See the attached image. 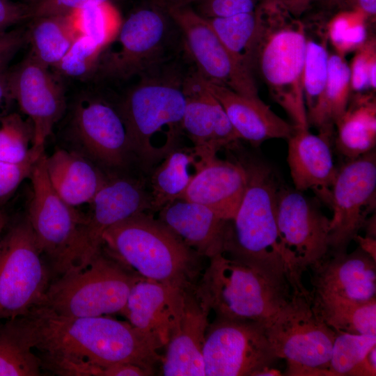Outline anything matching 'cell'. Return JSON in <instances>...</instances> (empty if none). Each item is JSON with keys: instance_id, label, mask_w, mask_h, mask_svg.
Masks as SVG:
<instances>
[{"instance_id": "obj_1", "label": "cell", "mask_w": 376, "mask_h": 376, "mask_svg": "<svg viewBox=\"0 0 376 376\" xmlns=\"http://www.w3.org/2000/svg\"><path fill=\"white\" fill-rule=\"evenodd\" d=\"M20 318L42 367L58 375L101 376L104 367L118 363L153 371L162 361V343L130 322L106 315L63 316L43 306Z\"/></svg>"}, {"instance_id": "obj_2", "label": "cell", "mask_w": 376, "mask_h": 376, "mask_svg": "<svg viewBox=\"0 0 376 376\" xmlns=\"http://www.w3.org/2000/svg\"><path fill=\"white\" fill-rule=\"evenodd\" d=\"M243 167L244 194L234 218L228 221L223 254L288 283L292 291L306 292L301 276L291 263L279 236L276 201L281 185L273 168L242 148L229 149Z\"/></svg>"}, {"instance_id": "obj_3", "label": "cell", "mask_w": 376, "mask_h": 376, "mask_svg": "<svg viewBox=\"0 0 376 376\" xmlns=\"http://www.w3.org/2000/svg\"><path fill=\"white\" fill-rule=\"evenodd\" d=\"M256 10L253 70H258L293 125L308 128L304 97L306 26L279 0H263Z\"/></svg>"}, {"instance_id": "obj_4", "label": "cell", "mask_w": 376, "mask_h": 376, "mask_svg": "<svg viewBox=\"0 0 376 376\" xmlns=\"http://www.w3.org/2000/svg\"><path fill=\"white\" fill-rule=\"evenodd\" d=\"M102 247L142 277L182 290L196 289L202 274L203 257L151 212L108 228Z\"/></svg>"}, {"instance_id": "obj_5", "label": "cell", "mask_w": 376, "mask_h": 376, "mask_svg": "<svg viewBox=\"0 0 376 376\" xmlns=\"http://www.w3.org/2000/svg\"><path fill=\"white\" fill-rule=\"evenodd\" d=\"M209 260L195 292L216 318L253 321L265 327L288 301V283L223 253Z\"/></svg>"}, {"instance_id": "obj_6", "label": "cell", "mask_w": 376, "mask_h": 376, "mask_svg": "<svg viewBox=\"0 0 376 376\" xmlns=\"http://www.w3.org/2000/svg\"><path fill=\"white\" fill-rule=\"evenodd\" d=\"M153 71L142 76L117 109L125 126L134 163L147 176L166 155L153 146V136L165 126L181 136L186 104L184 79L155 75Z\"/></svg>"}, {"instance_id": "obj_7", "label": "cell", "mask_w": 376, "mask_h": 376, "mask_svg": "<svg viewBox=\"0 0 376 376\" xmlns=\"http://www.w3.org/2000/svg\"><path fill=\"white\" fill-rule=\"evenodd\" d=\"M142 278L102 247L85 267L51 283L40 306L67 317L121 313L132 288Z\"/></svg>"}, {"instance_id": "obj_8", "label": "cell", "mask_w": 376, "mask_h": 376, "mask_svg": "<svg viewBox=\"0 0 376 376\" xmlns=\"http://www.w3.org/2000/svg\"><path fill=\"white\" fill-rule=\"evenodd\" d=\"M265 333L277 357L286 361L285 375L331 376L329 363L336 332L314 311L310 292H291Z\"/></svg>"}, {"instance_id": "obj_9", "label": "cell", "mask_w": 376, "mask_h": 376, "mask_svg": "<svg viewBox=\"0 0 376 376\" xmlns=\"http://www.w3.org/2000/svg\"><path fill=\"white\" fill-rule=\"evenodd\" d=\"M26 217L12 224L0 239V320L24 316L40 306L49 274Z\"/></svg>"}, {"instance_id": "obj_10", "label": "cell", "mask_w": 376, "mask_h": 376, "mask_svg": "<svg viewBox=\"0 0 376 376\" xmlns=\"http://www.w3.org/2000/svg\"><path fill=\"white\" fill-rule=\"evenodd\" d=\"M90 204L91 211L79 228L64 273L83 269L90 263L101 249L108 228L137 213H153L148 176L109 173Z\"/></svg>"}, {"instance_id": "obj_11", "label": "cell", "mask_w": 376, "mask_h": 376, "mask_svg": "<svg viewBox=\"0 0 376 376\" xmlns=\"http://www.w3.org/2000/svg\"><path fill=\"white\" fill-rule=\"evenodd\" d=\"M172 21L166 0H149L137 7L121 22L119 49L100 58L97 69L116 79L153 71L166 49Z\"/></svg>"}, {"instance_id": "obj_12", "label": "cell", "mask_w": 376, "mask_h": 376, "mask_svg": "<svg viewBox=\"0 0 376 376\" xmlns=\"http://www.w3.org/2000/svg\"><path fill=\"white\" fill-rule=\"evenodd\" d=\"M203 356L205 376H262L279 359L264 325L219 318L209 323Z\"/></svg>"}, {"instance_id": "obj_13", "label": "cell", "mask_w": 376, "mask_h": 376, "mask_svg": "<svg viewBox=\"0 0 376 376\" xmlns=\"http://www.w3.org/2000/svg\"><path fill=\"white\" fill-rule=\"evenodd\" d=\"M347 160L337 171L327 203L333 212L330 252L347 251L375 207V149Z\"/></svg>"}, {"instance_id": "obj_14", "label": "cell", "mask_w": 376, "mask_h": 376, "mask_svg": "<svg viewBox=\"0 0 376 376\" xmlns=\"http://www.w3.org/2000/svg\"><path fill=\"white\" fill-rule=\"evenodd\" d=\"M45 153L30 175L32 196L26 216L39 249L50 260L52 268L63 274L84 220L56 192L48 178Z\"/></svg>"}, {"instance_id": "obj_15", "label": "cell", "mask_w": 376, "mask_h": 376, "mask_svg": "<svg viewBox=\"0 0 376 376\" xmlns=\"http://www.w3.org/2000/svg\"><path fill=\"white\" fill-rule=\"evenodd\" d=\"M167 6L171 19L182 33L196 72L203 79L242 95L259 97L252 72L227 49L205 17L191 6Z\"/></svg>"}, {"instance_id": "obj_16", "label": "cell", "mask_w": 376, "mask_h": 376, "mask_svg": "<svg viewBox=\"0 0 376 376\" xmlns=\"http://www.w3.org/2000/svg\"><path fill=\"white\" fill-rule=\"evenodd\" d=\"M276 224L283 246L301 276L329 251L330 219L301 191L281 185Z\"/></svg>"}, {"instance_id": "obj_17", "label": "cell", "mask_w": 376, "mask_h": 376, "mask_svg": "<svg viewBox=\"0 0 376 376\" xmlns=\"http://www.w3.org/2000/svg\"><path fill=\"white\" fill-rule=\"evenodd\" d=\"M8 86L11 98L33 125L32 146L45 147L65 108V92L58 77L30 54L8 70Z\"/></svg>"}, {"instance_id": "obj_18", "label": "cell", "mask_w": 376, "mask_h": 376, "mask_svg": "<svg viewBox=\"0 0 376 376\" xmlns=\"http://www.w3.org/2000/svg\"><path fill=\"white\" fill-rule=\"evenodd\" d=\"M71 125L77 141L101 166L118 171L134 163L123 120L107 103L97 100L79 102Z\"/></svg>"}, {"instance_id": "obj_19", "label": "cell", "mask_w": 376, "mask_h": 376, "mask_svg": "<svg viewBox=\"0 0 376 376\" xmlns=\"http://www.w3.org/2000/svg\"><path fill=\"white\" fill-rule=\"evenodd\" d=\"M183 89L186 104L182 131L192 142L197 159L215 157L219 150H228L240 141L222 106L196 72L184 79Z\"/></svg>"}, {"instance_id": "obj_20", "label": "cell", "mask_w": 376, "mask_h": 376, "mask_svg": "<svg viewBox=\"0 0 376 376\" xmlns=\"http://www.w3.org/2000/svg\"><path fill=\"white\" fill-rule=\"evenodd\" d=\"M311 292L365 302L376 299V260L359 246L330 252L312 265Z\"/></svg>"}, {"instance_id": "obj_21", "label": "cell", "mask_w": 376, "mask_h": 376, "mask_svg": "<svg viewBox=\"0 0 376 376\" xmlns=\"http://www.w3.org/2000/svg\"><path fill=\"white\" fill-rule=\"evenodd\" d=\"M195 173L179 199L194 202L212 210L221 218L233 219L243 198L246 185L245 171L233 157L217 156L197 159Z\"/></svg>"}, {"instance_id": "obj_22", "label": "cell", "mask_w": 376, "mask_h": 376, "mask_svg": "<svg viewBox=\"0 0 376 376\" xmlns=\"http://www.w3.org/2000/svg\"><path fill=\"white\" fill-rule=\"evenodd\" d=\"M187 291L142 278L132 288L121 314L166 346L180 319Z\"/></svg>"}, {"instance_id": "obj_23", "label": "cell", "mask_w": 376, "mask_h": 376, "mask_svg": "<svg viewBox=\"0 0 376 376\" xmlns=\"http://www.w3.org/2000/svg\"><path fill=\"white\" fill-rule=\"evenodd\" d=\"M200 77L203 86L222 106L240 140L257 147L269 139L288 140L295 132L296 126L279 116L259 97L242 95Z\"/></svg>"}, {"instance_id": "obj_24", "label": "cell", "mask_w": 376, "mask_h": 376, "mask_svg": "<svg viewBox=\"0 0 376 376\" xmlns=\"http://www.w3.org/2000/svg\"><path fill=\"white\" fill-rule=\"evenodd\" d=\"M210 310L195 290L187 291L178 325L162 359L164 376H205L203 350Z\"/></svg>"}, {"instance_id": "obj_25", "label": "cell", "mask_w": 376, "mask_h": 376, "mask_svg": "<svg viewBox=\"0 0 376 376\" xmlns=\"http://www.w3.org/2000/svg\"><path fill=\"white\" fill-rule=\"evenodd\" d=\"M331 140L326 134L315 135L308 128L299 127L288 139L287 162L295 189L301 192L313 190L326 203L338 171Z\"/></svg>"}, {"instance_id": "obj_26", "label": "cell", "mask_w": 376, "mask_h": 376, "mask_svg": "<svg viewBox=\"0 0 376 376\" xmlns=\"http://www.w3.org/2000/svg\"><path fill=\"white\" fill-rule=\"evenodd\" d=\"M31 121L17 113L0 118V205L6 203L21 183L30 178L45 153V147L33 145Z\"/></svg>"}, {"instance_id": "obj_27", "label": "cell", "mask_w": 376, "mask_h": 376, "mask_svg": "<svg viewBox=\"0 0 376 376\" xmlns=\"http://www.w3.org/2000/svg\"><path fill=\"white\" fill-rule=\"evenodd\" d=\"M158 219L201 256L223 253L228 221L207 207L176 199L158 211Z\"/></svg>"}, {"instance_id": "obj_28", "label": "cell", "mask_w": 376, "mask_h": 376, "mask_svg": "<svg viewBox=\"0 0 376 376\" xmlns=\"http://www.w3.org/2000/svg\"><path fill=\"white\" fill-rule=\"evenodd\" d=\"M45 168L56 192L72 207L91 203L109 174L81 155L63 149L46 155Z\"/></svg>"}, {"instance_id": "obj_29", "label": "cell", "mask_w": 376, "mask_h": 376, "mask_svg": "<svg viewBox=\"0 0 376 376\" xmlns=\"http://www.w3.org/2000/svg\"><path fill=\"white\" fill-rule=\"evenodd\" d=\"M337 150L347 159L357 158L376 145V105L375 98L359 94L349 102L345 113L335 124Z\"/></svg>"}, {"instance_id": "obj_30", "label": "cell", "mask_w": 376, "mask_h": 376, "mask_svg": "<svg viewBox=\"0 0 376 376\" xmlns=\"http://www.w3.org/2000/svg\"><path fill=\"white\" fill-rule=\"evenodd\" d=\"M351 73L345 54H329L328 76L323 96L318 107L307 116L308 125L331 138L337 120L345 113L350 101Z\"/></svg>"}, {"instance_id": "obj_31", "label": "cell", "mask_w": 376, "mask_h": 376, "mask_svg": "<svg viewBox=\"0 0 376 376\" xmlns=\"http://www.w3.org/2000/svg\"><path fill=\"white\" fill-rule=\"evenodd\" d=\"M26 41L31 54L45 66L54 68L81 35L74 14L51 15L31 19Z\"/></svg>"}, {"instance_id": "obj_32", "label": "cell", "mask_w": 376, "mask_h": 376, "mask_svg": "<svg viewBox=\"0 0 376 376\" xmlns=\"http://www.w3.org/2000/svg\"><path fill=\"white\" fill-rule=\"evenodd\" d=\"M310 301L317 315L336 333L376 335V299L360 302L310 292Z\"/></svg>"}, {"instance_id": "obj_33", "label": "cell", "mask_w": 376, "mask_h": 376, "mask_svg": "<svg viewBox=\"0 0 376 376\" xmlns=\"http://www.w3.org/2000/svg\"><path fill=\"white\" fill-rule=\"evenodd\" d=\"M196 160L193 148L178 146L152 169L148 183L153 213L181 197L192 179L189 169Z\"/></svg>"}, {"instance_id": "obj_34", "label": "cell", "mask_w": 376, "mask_h": 376, "mask_svg": "<svg viewBox=\"0 0 376 376\" xmlns=\"http://www.w3.org/2000/svg\"><path fill=\"white\" fill-rule=\"evenodd\" d=\"M41 368L21 318L0 324V376H38Z\"/></svg>"}, {"instance_id": "obj_35", "label": "cell", "mask_w": 376, "mask_h": 376, "mask_svg": "<svg viewBox=\"0 0 376 376\" xmlns=\"http://www.w3.org/2000/svg\"><path fill=\"white\" fill-rule=\"evenodd\" d=\"M206 19L227 49L252 72L253 49L258 26L257 10Z\"/></svg>"}, {"instance_id": "obj_36", "label": "cell", "mask_w": 376, "mask_h": 376, "mask_svg": "<svg viewBox=\"0 0 376 376\" xmlns=\"http://www.w3.org/2000/svg\"><path fill=\"white\" fill-rule=\"evenodd\" d=\"M306 48L304 68V97L307 116L319 104L326 86L329 53L328 29L320 28L317 36L306 28Z\"/></svg>"}, {"instance_id": "obj_37", "label": "cell", "mask_w": 376, "mask_h": 376, "mask_svg": "<svg viewBox=\"0 0 376 376\" xmlns=\"http://www.w3.org/2000/svg\"><path fill=\"white\" fill-rule=\"evenodd\" d=\"M76 27L104 48L117 36L121 21L109 3L87 4L74 13Z\"/></svg>"}, {"instance_id": "obj_38", "label": "cell", "mask_w": 376, "mask_h": 376, "mask_svg": "<svg viewBox=\"0 0 376 376\" xmlns=\"http://www.w3.org/2000/svg\"><path fill=\"white\" fill-rule=\"evenodd\" d=\"M374 346L376 335L336 333L330 358L331 375H349Z\"/></svg>"}, {"instance_id": "obj_39", "label": "cell", "mask_w": 376, "mask_h": 376, "mask_svg": "<svg viewBox=\"0 0 376 376\" xmlns=\"http://www.w3.org/2000/svg\"><path fill=\"white\" fill-rule=\"evenodd\" d=\"M103 49L91 38L80 35L54 68L59 75L87 77L97 70Z\"/></svg>"}, {"instance_id": "obj_40", "label": "cell", "mask_w": 376, "mask_h": 376, "mask_svg": "<svg viewBox=\"0 0 376 376\" xmlns=\"http://www.w3.org/2000/svg\"><path fill=\"white\" fill-rule=\"evenodd\" d=\"M375 40H367L357 49L350 65L352 91L361 94L371 89L370 80L376 77Z\"/></svg>"}, {"instance_id": "obj_41", "label": "cell", "mask_w": 376, "mask_h": 376, "mask_svg": "<svg viewBox=\"0 0 376 376\" xmlns=\"http://www.w3.org/2000/svg\"><path fill=\"white\" fill-rule=\"evenodd\" d=\"M263 0H198L195 10L205 18L254 11Z\"/></svg>"}, {"instance_id": "obj_42", "label": "cell", "mask_w": 376, "mask_h": 376, "mask_svg": "<svg viewBox=\"0 0 376 376\" xmlns=\"http://www.w3.org/2000/svg\"><path fill=\"white\" fill-rule=\"evenodd\" d=\"M115 0H34L30 6V19L51 15L74 14L89 3H109Z\"/></svg>"}, {"instance_id": "obj_43", "label": "cell", "mask_w": 376, "mask_h": 376, "mask_svg": "<svg viewBox=\"0 0 376 376\" xmlns=\"http://www.w3.org/2000/svg\"><path fill=\"white\" fill-rule=\"evenodd\" d=\"M30 19V6L13 0H0V35L12 26Z\"/></svg>"}, {"instance_id": "obj_44", "label": "cell", "mask_w": 376, "mask_h": 376, "mask_svg": "<svg viewBox=\"0 0 376 376\" xmlns=\"http://www.w3.org/2000/svg\"><path fill=\"white\" fill-rule=\"evenodd\" d=\"M25 41L26 35L22 30L9 31L0 35V67L8 65Z\"/></svg>"}, {"instance_id": "obj_45", "label": "cell", "mask_w": 376, "mask_h": 376, "mask_svg": "<svg viewBox=\"0 0 376 376\" xmlns=\"http://www.w3.org/2000/svg\"><path fill=\"white\" fill-rule=\"evenodd\" d=\"M376 375V346L350 372L348 376Z\"/></svg>"}, {"instance_id": "obj_46", "label": "cell", "mask_w": 376, "mask_h": 376, "mask_svg": "<svg viewBox=\"0 0 376 376\" xmlns=\"http://www.w3.org/2000/svg\"><path fill=\"white\" fill-rule=\"evenodd\" d=\"M7 66L0 67V118L7 113L3 111L5 104L9 99H12L8 86Z\"/></svg>"}, {"instance_id": "obj_47", "label": "cell", "mask_w": 376, "mask_h": 376, "mask_svg": "<svg viewBox=\"0 0 376 376\" xmlns=\"http://www.w3.org/2000/svg\"><path fill=\"white\" fill-rule=\"evenodd\" d=\"M345 1L366 18L375 16L376 0H345Z\"/></svg>"}, {"instance_id": "obj_48", "label": "cell", "mask_w": 376, "mask_h": 376, "mask_svg": "<svg viewBox=\"0 0 376 376\" xmlns=\"http://www.w3.org/2000/svg\"><path fill=\"white\" fill-rule=\"evenodd\" d=\"M358 242L359 246L369 254L373 259L376 260V239L375 237L366 235L362 237L359 234L354 240Z\"/></svg>"}, {"instance_id": "obj_49", "label": "cell", "mask_w": 376, "mask_h": 376, "mask_svg": "<svg viewBox=\"0 0 376 376\" xmlns=\"http://www.w3.org/2000/svg\"><path fill=\"white\" fill-rule=\"evenodd\" d=\"M294 15H299L313 0H279Z\"/></svg>"}, {"instance_id": "obj_50", "label": "cell", "mask_w": 376, "mask_h": 376, "mask_svg": "<svg viewBox=\"0 0 376 376\" xmlns=\"http://www.w3.org/2000/svg\"><path fill=\"white\" fill-rule=\"evenodd\" d=\"M198 0H166L168 5L171 6H185L195 3Z\"/></svg>"}, {"instance_id": "obj_51", "label": "cell", "mask_w": 376, "mask_h": 376, "mask_svg": "<svg viewBox=\"0 0 376 376\" xmlns=\"http://www.w3.org/2000/svg\"><path fill=\"white\" fill-rule=\"evenodd\" d=\"M8 218L6 213L0 207V239L3 232L8 226Z\"/></svg>"}, {"instance_id": "obj_52", "label": "cell", "mask_w": 376, "mask_h": 376, "mask_svg": "<svg viewBox=\"0 0 376 376\" xmlns=\"http://www.w3.org/2000/svg\"><path fill=\"white\" fill-rule=\"evenodd\" d=\"M26 1H29V3H31L32 1H33L34 0H26Z\"/></svg>"}]
</instances>
